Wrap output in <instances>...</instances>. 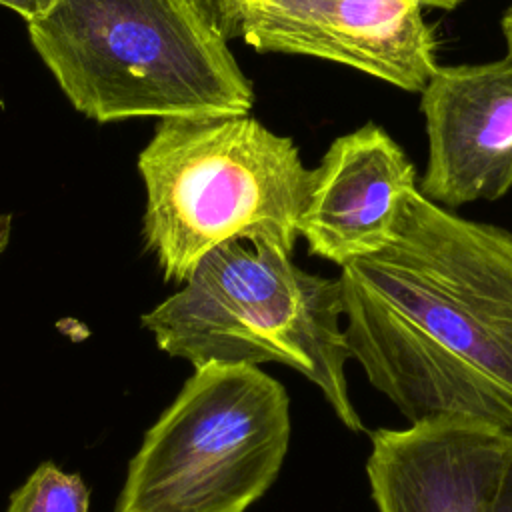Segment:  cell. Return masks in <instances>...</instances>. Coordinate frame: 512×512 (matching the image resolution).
Segmentation results:
<instances>
[{
  "mask_svg": "<svg viewBox=\"0 0 512 512\" xmlns=\"http://www.w3.org/2000/svg\"><path fill=\"white\" fill-rule=\"evenodd\" d=\"M346 346L408 424L512 436V234L416 188L392 240L340 266Z\"/></svg>",
  "mask_w": 512,
  "mask_h": 512,
  "instance_id": "cell-1",
  "label": "cell"
},
{
  "mask_svg": "<svg viewBox=\"0 0 512 512\" xmlns=\"http://www.w3.org/2000/svg\"><path fill=\"white\" fill-rule=\"evenodd\" d=\"M28 36L70 104L100 124L254 104L252 82L192 0H56Z\"/></svg>",
  "mask_w": 512,
  "mask_h": 512,
  "instance_id": "cell-2",
  "label": "cell"
},
{
  "mask_svg": "<svg viewBox=\"0 0 512 512\" xmlns=\"http://www.w3.org/2000/svg\"><path fill=\"white\" fill-rule=\"evenodd\" d=\"M144 242L170 282L226 242L292 254L312 168L292 138L250 114L162 118L138 156Z\"/></svg>",
  "mask_w": 512,
  "mask_h": 512,
  "instance_id": "cell-3",
  "label": "cell"
},
{
  "mask_svg": "<svg viewBox=\"0 0 512 512\" xmlns=\"http://www.w3.org/2000/svg\"><path fill=\"white\" fill-rule=\"evenodd\" d=\"M142 326L162 352L194 368L284 364L322 392L350 432L366 430L348 392L340 282L302 270L278 246L214 248L178 292L142 316Z\"/></svg>",
  "mask_w": 512,
  "mask_h": 512,
  "instance_id": "cell-4",
  "label": "cell"
},
{
  "mask_svg": "<svg viewBox=\"0 0 512 512\" xmlns=\"http://www.w3.org/2000/svg\"><path fill=\"white\" fill-rule=\"evenodd\" d=\"M290 398L250 364L196 366L132 456L114 512H246L276 482Z\"/></svg>",
  "mask_w": 512,
  "mask_h": 512,
  "instance_id": "cell-5",
  "label": "cell"
},
{
  "mask_svg": "<svg viewBox=\"0 0 512 512\" xmlns=\"http://www.w3.org/2000/svg\"><path fill=\"white\" fill-rule=\"evenodd\" d=\"M420 0H248L240 36L256 52L346 64L406 92L436 72Z\"/></svg>",
  "mask_w": 512,
  "mask_h": 512,
  "instance_id": "cell-6",
  "label": "cell"
},
{
  "mask_svg": "<svg viewBox=\"0 0 512 512\" xmlns=\"http://www.w3.org/2000/svg\"><path fill=\"white\" fill-rule=\"evenodd\" d=\"M428 164L420 194L442 208L512 190V56L438 66L422 88Z\"/></svg>",
  "mask_w": 512,
  "mask_h": 512,
  "instance_id": "cell-7",
  "label": "cell"
},
{
  "mask_svg": "<svg viewBox=\"0 0 512 512\" xmlns=\"http://www.w3.org/2000/svg\"><path fill=\"white\" fill-rule=\"evenodd\" d=\"M416 170L402 146L368 122L338 136L312 168L310 194L298 220L308 254L344 266L382 250L394 236Z\"/></svg>",
  "mask_w": 512,
  "mask_h": 512,
  "instance_id": "cell-8",
  "label": "cell"
},
{
  "mask_svg": "<svg viewBox=\"0 0 512 512\" xmlns=\"http://www.w3.org/2000/svg\"><path fill=\"white\" fill-rule=\"evenodd\" d=\"M510 436L472 422L370 434L366 476L378 512H492Z\"/></svg>",
  "mask_w": 512,
  "mask_h": 512,
  "instance_id": "cell-9",
  "label": "cell"
},
{
  "mask_svg": "<svg viewBox=\"0 0 512 512\" xmlns=\"http://www.w3.org/2000/svg\"><path fill=\"white\" fill-rule=\"evenodd\" d=\"M90 490L82 476L42 462L10 496L6 512H88Z\"/></svg>",
  "mask_w": 512,
  "mask_h": 512,
  "instance_id": "cell-10",
  "label": "cell"
},
{
  "mask_svg": "<svg viewBox=\"0 0 512 512\" xmlns=\"http://www.w3.org/2000/svg\"><path fill=\"white\" fill-rule=\"evenodd\" d=\"M202 20L222 38L232 40L240 36L242 12L248 0H192Z\"/></svg>",
  "mask_w": 512,
  "mask_h": 512,
  "instance_id": "cell-11",
  "label": "cell"
},
{
  "mask_svg": "<svg viewBox=\"0 0 512 512\" xmlns=\"http://www.w3.org/2000/svg\"><path fill=\"white\" fill-rule=\"evenodd\" d=\"M492 512H512V436L506 450V460L498 484V492L494 498Z\"/></svg>",
  "mask_w": 512,
  "mask_h": 512,
  "instance_id": "cell-12",
  "label": "cell"
},
{
  "mask_svg": "<svg viewBox=\"0 0 512 512\" xmlns=\"http://www.w3.org/2000/svg\"><path fill=\"white\" fill-rule=\"evenodd\" d=\"M54 2L56 0H0V6L20 14L28 24V22H34L40 16H44L52 8Z\"/></svg>",
  "mask_w": 512,
  "mask_h": 512,
  "instance_id": "cell-13",
  "label": "cell"
},
{
  "mask_svg": "<svg viewBox=\"0 0 512 512\" xmlns=\"http://www.w3.org/2000/svg\"><path fill=\"white\" fill-rule=\"evenodd\" d=\"M502 34L506 40V50H508L506 54L512 56V4L508 6V10L502 16Z\"/></svg>",
  "mask_w": 512,
  "mask_h": 512,
  "instance_id": "cell-14",
  "label": "cell"
},
{
  "mask_svg": "<svg viewBox=\"0 0 512 512\" xmlns=\"http://www.w3.org/2000/svg\"><path fill=\"white\" fill-rule=\"evenodd\" d=\"M424 8H436V10H454L464 0H420Z\"/></svg>",
  "mask_w": 512,
  "mask_h": 512,
  "instance_id": "cell-15",
  "label": "cell"
},
{
  "mask_svg": "<svg viewBox=\"0 0 512 512\" xmlns=\"http://www.w3.org/2000/svg\"><path fill=\"white\" fill-rule=\"evenodd\" d=\"M10 230H12V220L8 216H0V254L4 252V244L10 240Z\"/></svg>",
  "mask_w": 512,
  "mask_h": 512,
  "instance_id": "cell-16",
  "label": "cell"
}]
</instances>
